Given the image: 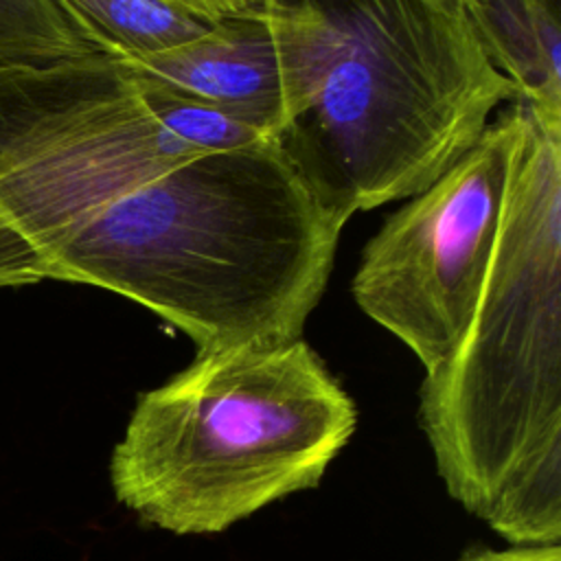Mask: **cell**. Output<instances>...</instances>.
I'll list each match as a JSON object with an SVG mask.
<instances>
[{
    "label": "cell",
    "mask_w": 561,
    "mask_h": 561,
    "mask_svg": "<svg viewBox=\"0 0 561 561\" xmlns=\"http://www.w3.org/2000/svg\"><path fill=\"white\" fill-rule=\"evenodd\" d=\"M188 4L191 9L208 15V18H221L230 13H243V9L234 0H178Z\"/></svg>",
    "instance_id": "8fae6325"
},
{
    "label": "cell",
    "mask_w": 561,
    "mask_h": 561,
    "mask_svg": "<svg viewBox=\"0 0 561 561\" xmlns=\"http://www.w3.org/2000/svg\"><path fill=\"white\" fill-rule=\"evenodd\" d=\"M357 408L302 340L197 353L142 392L110 458L116 500L175 535L221 533L320 484Z\"/></svg>",
    "instance_id": "3957f363"
},
{
    "label": "cell",
    "mask_w": 561,
    "mask_h": 561,
    "mask_svg": "<svg viewBox=\"0 0 561 561\" xmlns=\"http://www.w3.org/2000/svg\"><path fill=\"white\" fill-rule=\"evenodd\" d=\"M263 11L283 85L270 142L346 221L430 186L517 99L449 0H263Z\"/></svg>",
    "instance_id": "7a4b0ae2"
},
{
    "label": "cell",
    "mask_w": 561,
    "mask_h": 561,
    "mask_svg": "<svg viewBox=\"0 0 561 561\" xmlns=\"http://www.w3.org/2000/svg\"><path fill=\"white\" fill-rule=\"evenodd\" d=\"M105 48L136 59L202 35L208 18L178 0H59Z\"/></svg>",
    "instance_id": "ba28073f"
},
{
    "label": "cell",
    "mask_w": 561,
    "mask_h": 561,
    "mask_svg": "<svg viewBox=\"0 0 561 561\" xmlns=\"http://www.w3.org/2000/svg\"><path fill=\"white\" fill-rule=\"evenodd\" d=\"M243 11H256L261 4H263V0H234Z\"/></svg>",
    "instance_id": "7c38bea8"
},
{
    "label": "cell",
    "mask_w": 561,
    "mask_h": 561,
    "mask_svg": "<svg viewBox=\"0 0 561 561\" xmlns=\"http://www.w3.org/2000/svg\"><path fill=\"white\" fill-rule=\"evenodd\" d=\"M519 101L366 243L351 283L357 307L401 340L425 373L458 344L497 241L522 149Z\"/></svg>",
    "instance_id": "5b68a950"
},
{
    "label": "cell",
    "mask_w": 561,
    "mask_h": 561,
    "mask_svg": "<svg viewBox=\"0 0 561 561\" xmlns=\"http://www.w3.org/2000/svg\"><path fill=\"white\" fill-rule=\"evenodd\" d=\"M127 61L147 79L230 114L267 138L280 118L278 50L263 4L221 15L197 37Z\"/></svg>",
    "instance_id": "8992f818"
},
{
    "label": "cell",
    "mask_w": 561,
    "mask_h": 561,
    "mask_svg": "<svg viewBox=\"0 0 561 561\" xmlns=\"http://www.w3.org/2000/svg\"><path fill=\"white\" fill-rule=\"evenodd\" d=\"M462 11L515 101L561 114V0H465Z\"/></svg>",
    "instance_id": "52a82bcc"
},
{
    "label": "cell",
    "mask_w": 561,
    "mask_h": 561,
    "mask_svg": "<svg viewBox=\"0 0 561 561\" xmlns=\"http://www.w3.org/2000/svg\"><path fill=\"white\" fill-rule=\"evenodd\" d=\"M263 138L116 55L0 64V289L44 280L57 250L134 186Z\"/></svg>",
    "instance_id": "277c9868"
},
{
    "label": "cell",
    "mask_w": 561,
    "mask_h": 561,
    "mask_svg": "<svg viewBox=\"0 0 561 561\" xmlns=\"http://www.w3.org/2000/svg\"><path fill=\"white\" fill-rule=\"evenodd\" d=\"M344 224L263 138L134 186L57 250L44 280L121 294L197 353L278 346L302 337Z\"/></svg>",
    "instance_id": "6da1fadb"
},
{
    "label": "cell",
    "mask_w": 561,
    "mask_h": 561,
    "mask_svg": "<svg viewBox=\"0 0 561 561\" xmlns=\"http://www.w3.org/2000/svg\"><path fill=\"white\" fill-rule=\"evenodd\" d=\"M59 0H0V64H59L103 55Z\"/></svg>",
    "instance_id": "9c48e42d"
},
{
    "label": "cell",
    "mask_w": 561,
    "mask_h": 561,
    "mask_svg": "<svg viewBox=\"0 0 561 561\" xmlns=\"http://www.w3.org/2000/svg\"><path fill=\"white\" fill-rule=\"evenodd\" d=\"M449 2H454V4H458V7H462V4H465V0H449Z\"/></svg>",
    "instance_id": "4fadbf2b"
},
{
    "label": "cell",
    "mask_w": 561,
    "mask_h": 561,
    "mask_svg": "<svg viewBox=\"0 0 561 561\" xmlns=\"http://www.w3.org/2000/svg\"><path fill=\"white\" fill-rule=\"evenodd\" d=\"M462 561H561V546H511L504 550H480Z\"/></svg>",
    "instance_id": "30bf717a"
}]
</instances>
